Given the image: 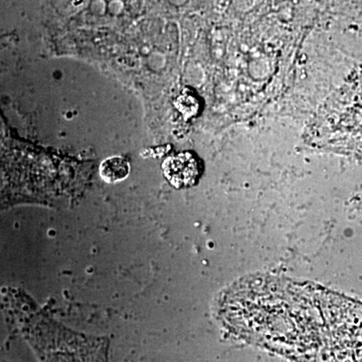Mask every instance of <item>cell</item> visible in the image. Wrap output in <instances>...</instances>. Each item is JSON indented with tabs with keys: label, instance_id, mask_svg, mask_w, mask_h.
<instances>
[{
	"label": "cell",
	"instance_id": "6da1fadb",
	"mask_svg": "<svg viewBox=\"0 0 362 362\" xmlns=\"http://www.w3.org/2000/svg\"><path fill=\"white\" fill-rule=\"evenodd\" d=\"M164 176L173 187H192L201 175V164L194 154L182 152L168 157L162 164Z\"/></svg>",
	"mask_w": 362,
	"mask_h": 362
},
{
	"label": "cell",
	"instance_id": "7a4b0ae2",
	"mask_svg": "<svg viewBox=\"0 0 362 362\" xmlns=\"http://www.w3.org/2000/svg\"><path fill=\"white\" fill-rule=\"evenodd\" d=\"M129 173V162L121 156L109 157L100 165V175L102 180L112 185L126 180Z\"/></svg>",
	"mask_w": 362,
	"mask_h": 362
}]
</instances>
